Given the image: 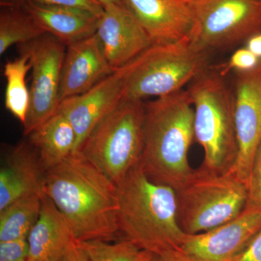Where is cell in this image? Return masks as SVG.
Segmentation results:
<instances>
[{
	"label": "cell",
	"mask_w": 261,
	"mask_h": 261,
	"mask_svg": "<svg viewBox=\"0 0 261 261\" xmlns=\"http://www.w3.org/2000/svg\"><path fill=\"white\" fill-rule=\"evenodd\" d=\"M246 207L261 210V140L252 160Z\"/></svg>",
	"instance_id": "cell-25"
},
{
	"label": "cell",
	"mask_w": 261,
	"mask_h": 261,
	"mask_svg": "<svg viewBox=\"0 0 261 261\" xmlns=\"http://www.w3.org/2000/svg\"><path fill=\"white\" fill-rule=\"evenodd\" d=\"M260 230L261 210L246 207L226 224L187 233L178 250L190 261H234Z\"/></svg>",
	"instance_id": "cell-11"
},
{
	"label": "cell",
	"mask_w": 261,
	"mask_h": 261,
	"mask_svg": "<svg viewBox=\"0 0 261 261\" xmlns=\"http://www.w3.org/2000/svg\"><path fill=\"white\" fill-rule=\"evenodd\" d=\"M43 191L69 225L79 243L110 241L119 232L117 185L80 152L44 173Z\"/></svg>",
	"instance_id": "cell-1"
},
{
	"label": "cell",
	"mask_w": 261,
	"mask_h": 261,
	"mask_svg": "<svg viewBox=\"0 0 261 261\" xmlns=\"http://www.w3.org/2000/svg\"><path fill=\"white\" fill-rule=\"evenodd\" d=\"M234 261H261V230Z\"/></svg>",
	"instance_id": "cell-28"
},
{
	"label": "cell",
	"mask_w": 261,
	"mask_h": 261,
	"mask_svg": "<svg viewBox=\"0 0 261 261\" xmlns=\"http://www.w3.org/2000/svg\"><path fill=\"white\" fill-rule=\"evenodd\" d=\"M117 188L118 229L126 240L154 255L179 250L187 233L178 224L174 189L152 181L140 163Z\"/></svg>",
	"instance_id": "cell-2"
},
{
	"label": "cell",
	"mask_w": 261,
	"mask_h": 261,
	"mask_svg": "<svg viewBox=\"0 0 261 261\" xmlns=\"http://www.w3.org/2000/svg\"><path fill=\"white\" fill-rule=\"evenodd\" d=\"M209 68V51L197 47L189 36L152 44L119 68L124 84L123 99L143 101L175 93Z\"/></svg>",
	"instance_id": "cell-4"
},
{
	"label": "cell",
	"mask_w": 261,
	"mask_h": 261,
	"mask_svg": "<svg viewBox=\"0 0 261 261\" xmlns=\"http://www.w3.org/2000/svg\"><path fill=\"white\" fill-rule=\"evenodd\" d=\"M14 1L15 2V3H25V0H14Z\"/></svg>",
	"instance_id": "cell-33"
},
{
	"label": "cell",
	"mask_w": 261,
	"mask_h": 261,
	"mask_svg": "<svg viewBox=\"0 0 261 261\" xmlns=\"http://www.w3.org/2000/svg\"><path fill=\"white\" fill-rule=\"evenodd\" d=\"M66 47L49 34L20 44V53L29 56L32 64L30 106L23 134L29 135L58 111L62 68Z\"/></svg>",
	"instance_id": "cell-9"
},
{
	"label": "cell",
	"mask_w": 261,
	"mask_h": 261,
	"mask_svg": "<svg viewBox=\"0 0 261 261\" xmlns=\"http://www.w3.org/2000/svg\"><path fill=\"white\" fill-rule=\"evenodd\" d=\"M25 3L49 6L66 7L86 10L102 17L104 6L98 0H25Z\"/></svg>",
	"instance_id": "cell-26"
},
{
	"label": "cell",
	"mask_w": 261,
	"mask_h": 261,
	"mask_svg": "<svg viewBox=\"0 0 261 261\" xmlns=\"http://www.w3.org/2000/svg\"><path fill=\"white\" fill-rule=\"evenodd\" d=\"M37 261H48V260H37Z\"/></svg>",
	"instance_id": "cell-34"
},
{
	"label": "cell",
	"mask_w": 261,
	"mask_h": 261,
	"mask_svg": "<svg viewBox=\"0 0 261 261\" xmlns=\"http://www.w3.org/2000/svg\"><path fill=\"white\" fill-rule=\"evenodd\" d=\"M25 11L46 34L68 46L97 33L101 17L86 10L25 3Z\"/></svg>",
	"instance_id": "cell-18"
},
{
	"label": "cell",
	"mask_w": 261,
	"mask_h": 261,
	"mask_svg": "<svg viewBox=\"0 0 261 261\" xmlns=\"http://www.w3.org/2000/svg\"><path fill=\"white\" fill-rule=\"evenodd\" d=\"M27 239L0 242V261H29Z\"/></svg>",
	"instance_id": "cell-27"
},
{
	"label": "cell",
	"mask_w": 261,
	"mask_h": 261,
	"mask_svg": "<svg viewBox=\"0 0 261 261\" xmlns=\"http://www.w3.org/2000/svg\"><path fill=\"white\" fill-rule=\"evenodd\" d=\"M44 34L28 12H3L0 16V54H4L13 44H27Z\"/></svg>",
	"instance_id": "cell-22"
},
{
	"label": "cell",
	"mask_w": 261,
	"mask_h": 261,
	"mask_svg": "<svg viewBox=\"0 0 261 261\" xmlns=\"http://www.w3.org/2000/svg\"><path fill=\"white\" fill-rule=\"evenodd\" d=\"M5 162L0 171V211L19 199L44 192L45 171L30 146H17Z\"/></svg>",
	"instance_id": "cell-16"
},
{
	"label": "cell",
	"mask_w": 261,
	"mask_h": 261,
	"mask_svg": "<svg viewBox=\"0 0 261 261\" xmlns=\"http://www.w3.org/2000/svg\"><path fill=\"white\" fill-rule=\"evenodd\" d=\"M58 261H89V260L87 254L84 251L78 242L73 244Z\"/></svg>",
	"instance_id": "cell-29"
},
{
	"label": "cell",
	"mask_w": 261,
	"mask_h": 261,
	"mask_svg": "<svg viewBox=\"0 0 261 261\" xmlns=\"http://www.w3.org/2000/svg\"><path fill=\"white\" fill-rule=\"evenodd\" d=\"M176 194L178 224L188 234L205 232L236 219L248 200L247 187L232 171L215 172L202 165L193 169Z\"/></svg>",
	"instance_id": "cell-6"
},
{
	"label": "cell",
	"mask_w": 261,
	"mask_h": 261,
	"mask_svg": "<svg viewBox=\"0 0 261 261\" xmlns=\"http://www.w3.org/2000/svg\"><path fill=\"white\" fill-rule=\"evenodd\" d=\"M31 69L29 56L23 53H20V56L14 61L7 62L4 67L7 82L5 108L23 125L27 121L30 106V92L27 87L25 76Z\"/></svg>",
	"instance_id": "cell-21"
},
{
	"label": "cell",
	"mask_w": 261,
	"mask_h": 261,
	"mask_svg": "<svg viewBox=\"0 0 261 261\" xmlns=\"http://www.w3.org/2000/svg\"><path fill=\"white\" fill-rule=\"evenodd\" d=\"M89 261H154L155 255L125 239L116 243L101 240L80 243Z\"/></svg>",
	"instance_id": "cell-23"
},
{
	"label": "cell",
	"mask_w": 261,
	"mask_h": 261,
	"mask_svg": "<svg viewBox=\"0 0 261 261\" xmlns=\"http://www.w3.org/2000/svg\"><path fill=\"white\" fill-rule=\"evenodd\" d=\"M189 37L207 51L223 49L261 33V0H192Z\"/></svg>",
	"instance_id": "cell-8"
},
{
	"label": "cell",
	"mask_w": 261,
	"mask_h": 261,
	"mask_svg": "<svg viewBox=\"0 0 261 261\" xmlns=\"http://www.w3.org/2000/svg\"><path fill=\"white\" fill-rule=\"evenodd\" d=\"M105 7L111 4H122L121 0H98Z\"/></svg>",
	"instance_id": "cell-32"
},
{
	"label": "cell",
	"mask_w": 261,
	"mask_h": 261,
	"mask_svg": "<svg viewBox=\"0 0 261 261\" xmlns=\"http://www.w3.org/2000/svg\"><path fill=\"white\" fill-rule=\"evenodd\" d=\"M27 240L29 261H58L73 244L78 243L66 220L44 192L39 219Z\"/></svg>",
	"instance_id": "cell-17"
},
{
	"label": "cell",
	"mask_w": 261,
	"mask_h": 261,
	"mask_svg": "<svg viewBox=\"0 0 261 261\" xmlns=\"http://www.w3.org/2000/svg\"><path fill=\"white\" fill-rule=\"evenodd\" d=\"M246 47L261 59V33L249 38L247 40Z\"/></svg>",
	"instance_id": "cell-30"
},
{
	"label": "cell",
	"mask_w": 261,
	"mask_h": 261,
	"mask_svg": "<svg viewBox=\"0 0 261 261\" xmlns=\"http://www.w3.org/2000/svg\"><path fill=\"white\" fill-rule=\"evenodd\" d=\"M153 44L187 37L193 23L192 0H121Z\"/></svg>",
	"instance_id": "cell-14"
},
{
	"label": "cell",
	"mask_w": 261,
	"mask_h": 261,
	"mask_svg": "<svg viewBox=\"0 0 261 261\" xmlns=\"http://www.w3.org/2000/svg\"><path fill=\"white\" fill-rule=\"evenodd\" d=\"M194 139V108L187 89L145 103L140 164L152 181L175 191L187 181L193 171L188 152Z\"/></svg>",
	"instance_id": "cell-3"
},
{
	"label": "cell",
	"mask_w": 261,
	"mask_h": 261,
	"mask_svg": "<svg viewBox=\"0 0 261 261\" xmlns=\"http://www.w3.org/2000/svg\"><path fill=\"white\" fill-rule=\"evenodd\" d=\"M260 62L261 59L247 47L240 48L231 55L227 63L222 65L221 68L218 70L220 74L224 77L231 70L243 73L255 69Z\"/></svg>",
	"instance_id": "cell-24"
},
{
	"label": "cell",
	"mask_w": 261,
	"mask_h": 261,
	"mask_svg": "<svg viewBox=\"0 0 261 261\" xmlns=\"http://www.w3.org/2000/svg\"><path fill=\"white\" fill-rule=\"evenodd\" d=\"M43 194L19 199L0 211V242L28 238L39 219Z\"/></svg>",
	"instance_id": "cell-20"
},
{
	"label": "cell",
	"mask_w": 261,
	"mask_h": 261,
	"mask_svg": "<svg viewBox=\"0 0 261 261\" xmlns=\"http://www.w3.org/2000/svg\"><path fill=\"white\" fill-rule=\"evenodd\" d=\"M154 261H190L179 250L166 252L161 255H155Z\"/></svg>",
	"instance_id": "cell-31"
},
{
	"label": "cell",
	"mask_w": 261,
	"mask_h": 261,
	"mask_svg": "<svg viewBox=\"0 0 261 261\" xmlns=\"http://www.w3.org/2000/svg\"><path fill=\"white\" fill-rule=\"evenodd\" d=\"M123 73L118 69L85 93L60 103L58 111L68 118L75 130V152H79L98 123L123 100Z\"/></svg>",
	"instance_id": "cell-12"
},
{
	"label": "cell",
	"mask_w": 261,
	"mask_h": 261,
	"mask_svg": "<svg viewBox=\"0 0 261 261\" xmlns=\"http://www.w3.org/2000/svg\"><path fill=\"white\" fill-rule=\"evenodd\" d=\"M145 103L123 99L99 122L79 152L118 185L140 163Z\"/></svg>",
	"instance_id": "cell-7"
},
{
	"label": "cell",
	"mask_w": 261,
	"mask_h": 261,
	"mask_svg": "<svg viewBox=\"0 0 261 261\" xmlns=\"http://www.w3.org/2000/svg\"><path fill=\"white\" fill-rule=\"evenodd\" d=\"M113 72L97 34L69 44L62 68L61 102L85 93Z\"/></svg>",
	"instance_id": "cell-15"
},
{
	"label": "cell",
	"mask_w": 261,
	"mask_h": 261,
	"mask_svg": "<svg viewBox=\"0 0 261 261\" xmlns=\"http://www.w3.org/2000/svg\"><path fill=\"white\" fill-rule=\"evenodd\" d=\"M104 8L96 34L108 63L116 71L153 44L123 5H108Z\"/></svg>",
	"instance_id": "cell-13"
},
{
	"label": "cell",
	"mask_w": 261,
	"mask_h": 261,
	"mask_svg": "<svg viewBox=\"0 0 261 261\" xmlns=\"http://www.w3.org/2000/svg\"><path fill=\"white\" fill-rule=\"evenodd\" d=\"M187 91L194 108L195 140L204 150L202 166L220 173L231 171L238 154L233 91L219 70L210 68Z\"/></svg>",
	"instance_id": "cell-5"
},
{
	"label": "cell",
	"mask_w": 261,
	"mask_h": 261,
	"mask_svg": "<svg viewBox=\"0 0 261 261\" xmlns=\"http://www.w3.org/2000/svg\"><path fill=\"white\" fill-rule=\"evenodd\" d=\"M238 154L231 171L248 189L254 154L261 140V62L238 73L233 91Z\"/></svg>",
	"instance_id": "cell-10"
},
{
	"label": "cell",
	"mask_w": 261,
	"mask_h": 261,
	"mask_svg": "<svg viewBox=\"0 0 261 261\" xmlns=\"http://www.w3.org/2000/svg\"><path fill=\"white\" fill-rule=\"evenodd\" d=\"M29 136L31 145L38 151L44 171L55 167L75 152V130L68 118L59 111Z\"/></svg>",
	"instance_id": "cell-19"
}]
</instances>
